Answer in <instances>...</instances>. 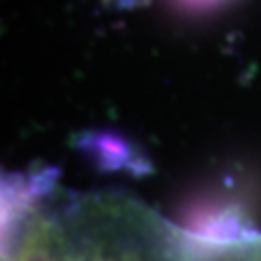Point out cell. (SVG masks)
Wrapping results in <instances>:
<instances>
[{"label": "cell", "mask_w": 261, "mask_h": 261, "mask_svg": "<svg viewBox=\"0 0 261 261\" xmlns=\"http://www.w3.org/2000/svg\"><path fill=\"white\" fill-rule=\"evenodd\" d=\"M242 261H261V235H248Z\"/></svg>", "instance_id": "1"}, {"label": "cell", "mask_w": 261, "mask_h": 261, "mask_svg": "<svg viewBox=\"0 0 261 261\" xmlns=\"http://www.w3.org/2000/svg\"><path fill=\"white\" fill-rule=\"evenodd\" d=\"M116 5H124V7H133V5H140V3H146V0H113Z\"/></svg>", "instance_id": "2"}]
</instances>
